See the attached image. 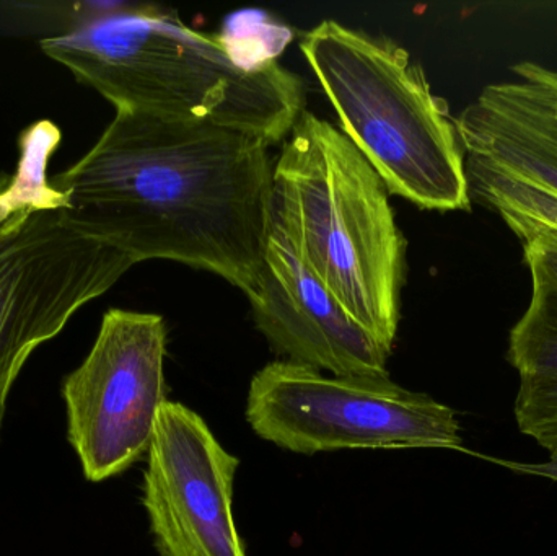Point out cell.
<instances>
[{
  "label": "cell",
  "instance_id": "cell-1",
  "mask_svg": "<svg viewBox=\"0 0 557 556\" xmlns=\"http://www.w3.org/2000/svg\"><path fill=\"white\" fill-rule=\"evenodd\" d=\"M49 182L72 228L134 263L175 261L253 291L274 212V163L261 137L116 111Z\"/></svg>",
  "mask_w": 557,
  "mask_h": 556
},
{
  "label": "cell",
  "instance_id": "cell-2",
  "mask_svg": "<svg viewBox=\"0 0 557 556\" xmlns=\"http://www.w3.org/2000/svg\"><path fill=\"white\" fill-rule=\"evenodd\" d=\"M52 61L116 111L234 127L281 143L305 111L301 78L157 3L87 2L65 35L39 41Z\"/></svg>",
  "mask_w": 557,
  "mask_h": 556
},
{
  "label": "cell",
  "instance_id": "cell-3",
  "mask_svg": "<svg viewBox=\"0 0 557 556\" xmlns=\"http://www.w3.org/2000/svg\"><path fill=\"white\" fill-rule=\"evenodd\" d=\"M389 196L341 129L304 111L274 165V205L308 268L350 319L392 351L406 240Z\"/></svg>",
  "mask_w": 557,
  "mask_h": 556
},
{
  "label": "cell",
  "instance_id": "cell-4",
  "mask_svg": "<svg viewBox=\"0 0 557 556\" xmlns=\"http://www.w3.org/2000/svg\"><path fill=\"white\" fill-rule=\"evenodd\" d=\"M300 49L339 120L341 133L388 186L429 211L471 206L455 118L421 65L382 35L324 20Z\"/></svg>",
  "mask_w": 557,
  "mask_h": 556
},
{
  "label": "cell",
  "instance_id": "cell-5",
  "mask_svg": "<svg viewBox=\"0 0 557 556\" xmlns=\"http://www.w3.org/2000/svg\"><path fill=\"white\" fill-rule=\"evenodd\" d=\"M61 131H23L15 172H0V440L7 405L33 353L111 289L134 261L72 228L48 165Z\"/></svg>",
  "mask_w": 557,
  "mask_h": 556
},
{
  "label": "cell",
  "instance_id": "cell-6",
  "mask_svg": "<svg viewBox=\"0 0 557 556\" xmlns=\"http://www.w3.org/2000/svg\"><path fill=\"white\" fill-rule=\"evenodd\" d=\"M247 420L258 437L288 453L344 449L463 450L457 415L389 378L326 375L270 362L251 379Z\"/></svg>",
  "mask_w": 557,
  "mask_h": 556
},
{
  "label": "cell",
  "instance_id": "cell-7",
  "mask_svg": "<svg viewBox=\"0 0 557 556\" xmlns=\"http://www.w3.org/2000/svg\"><path fill=\"white\" fill-rule=\"evenodd\" d=\"M165 356L162 317L110 309L87 358L65 375L67 440L88 482L121 475L149 453L169 401Z\"/></svg>",
  "mask_w": 557,
  "mask_h": 556
},
{
  "label": "cell",
  "instance_id": "cell-8",
  "mask_svg": "<svg viewBox=\"0 0 557 556\" xmlns=\"http://www.w3.org/2000/svg\"><path fill=\"white\" fill-rule=\"evenodd\" d=\"M238 467L205 418L178 401L163 405L143 482L160 556H247L232 509Z\"/></svg>",
  "mask_w": 557,
  "mask_h": 556
},
{
  "label": "cell",
  "instance_id": "cell-9",
  "mask_svg": "<svg viewBox=\"0 0 557 556\" xmlns=\"http://www.w3.org/2000/svg\"><path fill=\"white\" fill-rule=\"evenodd\" d=\"M247 297L258 330L285 361L330 375L388 378L392 351L354 322L308 268L276 205L263 267Z\"/></svg>",
  "mask_w": 557,
  "mask_h": 556
},
{
  "label": "cell",
  "instance_id": "cell-10",
  "mask_svg": "<svg viewBox=\"0 0 557 556\" xmlns=\"http://www.w3.org/2000/svg\"><path fill=\"white\" fill-rule=\"evenodd\" d=\"M465 160L557 195V120L517 78L487 85L455 118Z\"/></svg>",
  "mask_w": 557,
  "mask_h": 556
},
{
  "label": "cell",
  "instance_id": "cell-11",
  "mask_svg": "<svg viewBox=\"0 0 557 556\" xmlns=\"http://www.w3.org/2000/svg\"><path fill=\"white\" fill-rule=\"evenodd\" d=\"M532 299L509 336L507 361L520 381H557V280L527 264Z\"/></svg>",
  "mask_w": 557,
  "mask_h": 556
},
{
  "label": "cell",
  "instance_id": "cell-12",
  "mask_svg": "<svg viewBox=\"0 0 557 556\" xmlns=\"http://www.w3.org/2000/svg\"><path fill=\"white\" fill-rule=\"evenodd\" d=\"M471 198L496 211L516 235L549 232L557 235V195L522 180L467 162Z\"/></svg>",
  "mask_w": 557,
  "mask_h": 556
},
{
  "label": "cell",
  "instance_id": "cell-13",
  "mask_svg": "<svg viewBox=\"0 0 557 556\" xmlns=\"http://www.w3.org/2000/svg\"><path fill=\"white\" fill-rule=\"evenodd\" d=\"M513 417L525 436L552 450L557 447V381H520Z\"/></svg>",
  "mask_w": 557,
  "mask_h": 556
},
{
  "label": "cell",
  "instance_id": "cell-14",
  "mask_svg": "<svg viewBox=\"0 0 557 556\" xmlns=\"http://www.w3.org/2000/svg\"><path fill=\"white\" fill-rule=\"evenodd\" d=\"M513 78L525 85L543 104L549 108L557 120V69L539 62H520L513 65Z\"/></svg>",
  "mask_w": 557,
  "mask_h": 556
},
{
  "label": "cell",
  "instance_id": "cell-15",
  "mask_svg": "<svg viewBox=\"0 0 557 556\" xmlns=\"http://www.w3.org/2000/svg\"><path fill=\"white\" fill-rule=\"evenodd\" d=\"M517 237L523 244L525 264H535L557 280V235L549 232H525Z\"/></svg>",
  "mask_w": 557,
  "mask_h": 556
},
{
  "label": "cell",
  "instance_id": "cell-16",
  "mask_svg": "<svg viewBox=\"0 0 557 556\" xmlns=\"http://www.w3.org/2000/svg\"><path fill=\"white\" fill-rule=\"evenodd\" d=\"M465 453L473 454L480 459L487 460V462L496 464V466L504 467L510 472L522 473V475L540 477V479L553 480L557 482V447L549 450V457L543 462H516V460L499 459V457L481 456V454L465 450Z\"/></svg>",
  "mask_w": 557,
  "mask_h": 556
}]
</instances>
